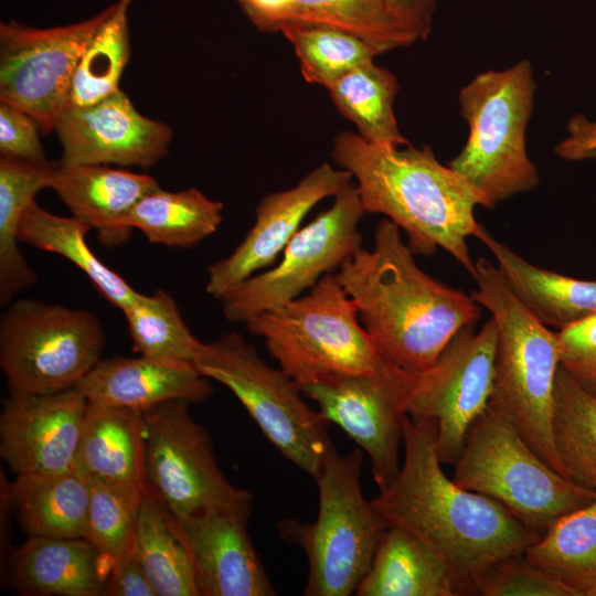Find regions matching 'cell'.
<instances>
[{
	"label": "cell",
	"instance_id": "31",
	"mask_svg": "<svg viewBox=\"0 0 596 596\" xmlns=\"http://www.w3.org/2000/svg\"><path fill=\"white\" fill-rule=\"evenodd\" d=\"M223 204L190 188L146 194L126 219V226L139 230L148 242L168 247H191L216 232Z\"/></svg>",
	"mask_w": 596,
	"mask_h": 596
},
{
	"label": "cell",
	"instance_id": "18",
	"mask_svg": "<svg viewBox=\"0 0 596 596\" xmlns=\"http://www.w3.org/2000/svg\"><path fill=\"white\" fill-rule=\"evenodd\" d=\"M352 182L350 172L324 162L295 187L265 195L243 241L228 256L209 267L206 291L221 300L258 270L274 265L310 210Z\"/></svg>",
	"mask_w": 596,
	"mask_h": 596
},
{
	"label": "cell",
	"instance_id": "36",
	"mask_svg": "<svg viewBox=\"0 0 596 596\" xmlns=\"http://www.w3.org/2000/svg\"><path fill=\"white\" fill-rule=\"evenodd\" d=\"M278 31L292 45L302 77L310 84L326 88L348 72L380 55L366 41L329 25L287 22Z\"/></svg>",
	"mask_w": 596,
	"mask_h": 596
},
{
	"label": "cell",
	"instance_id": "40",
	"mask_svg": "<svg viewBox=\"0 0 596 596\" xmlns=\"http://www.w3.org/2000/svg\"><path fill=\"white\" fill-rule=\"evenodd\" d=\"M560 365L596 398V315L557 331Z\"/></svg>",
	"mask_w": 596,
	"mask_h": 596
},
{
	"label": "cell",
	"instance_id": "15",
	"mask_svg": "<svg viewBox=\"0 0 596 596\" xmlns=\"http://www.w3.org/2000/svg\"><path fill=\"white\" fill-rule=\"evenodd\" d=\"M418 373L389 361L366 374L338 376L301 386L319 412L363 449L380 491L400 471V446L408 402Z\"/></svg>",
	"mask_w": 596,
	"mask_h": 596
},
{
	"label": "cell",
	"instance_id": "34",
	"mask_svg": "<svg viewBox=\"0 0 596 596\" xmlns=\"http://www.w3.org/2000/svg\"><path fill=\"white\" fill-rule=\"evenodd\" d=\"M287 22L323 24L347 31L370 43L380 54L417 41L385 0H287L277 31Z\"/></svg>",
	"mask_w": 596,
	"mask_h": 596
},
{
	"label": "cell",
	"instance_id": "35",
	"mask_svg": "<svg viewBox=\"0 0 596 596\" xmlns=\"http://www.w3.org/2000/svg\"><path fill=\"white\" fill-rule=\"evenodd\" d=\"M134 0H117L86 46L74 72L67 107L95 104L120 89L130 57L128 12Z\"/></svg>",
	"mask_w": 596,
	"mask_h": 596
},
{
	"label": "cell",
	"instance_id": "44",
	"mask_svg": "<svg viewBox=\"0 0 596 596\" xmlns=\"http://www.w3.org/2000/svg\"><path fill=\"white\" fill-rule=\"evenodd\" d=\"M385 2L417 41L429 36L437 0H385Z\"/></svg>",
	"mask_w": 596,
	"mask_h": 596
},
{
	"label": "cell",
	"instance_id": "21",
	"mask_svg": "<svg viewBox=\"0 0 596 596\" xmlns=\"http://www.w3.org/2000/svg\"><path fill=\"white\" fill-rule=\"evenodd\" d=\"M51 189L72 216L95 230L106 247L124 245L131 235L126 219L149 192L160 188L147 174L105 164H64L55 169Z\"/></svg>",
	"mask_w": 596,
	"mask_h": 596
},
{
	"label": "cell",
	"instance_id": "14",
	"mask_svg": "<svg viewBox=\"0 0 596 596\" xmlns=\"http://www.w3.org/2000/svg\"><path fill=\"white\" fill-rule=\"evenodd\" d=\"M498 329L492 318L475 331L461 328L436 362L418 373L407 414L436 424V453L455 465L472 422L487 407L493 389Z\"/></svg>",
	"mask_w": 596,
	"mask_h": 596
},
{
	"label": "cell",
	"instance_id": "11",
	"mask_svg": "<svg viewBox=\"0 0 596 596\" xmlns=\"http://www.w3.org/2000/svg\"><path fill=\"white\" fill-rule=\"evenodd\" d=\"M173 400L141 411L145 487L174 515L209 508H252L253 493L233 486L216 464L209 433Z\"/></svg>",
	"mask_w": 596,
	"mask_h": 596
},
{
	"label": "cell",
	"instance_id": "27",
	"mask_svg": "<svg viewBox=\"0 0 596 596\" xmlns=\"http://www.w3.org/2000/svg\"><path fill=\"white\" fill-rule=\"evenodd\" d=\"M56 162L32 163L0 157V304L38 280L18 247L19 226L35 194L50 188Z\"/></svg>",
	"mask_w": 596,
	"mask_h": 596
},
{
	"label": "cell",
	"instance_id": "1",
	"mask_svg": "<svg viewBox=\"0 0 596 596\" xmlns=\"http://www.w3.org/2000/svg\"><path fill=\"white\" fill-rule=\"evenodd\" d=\"M436 424L404 423V461L392 483L372 500L387 524L408 530L448 565L461 595H473L496 561L524 553L541 535L505 507L449 479L436 453Z\"/></svg>",
	"mask_w": 596,
	"mask_h": 596
},
{
	"label": "cell",
	"instance_id": "30",
	"mask_svg": "<svg viewBox=\"0 0 596 596\" xmlns=\"http://www.w3.org/2000/svg\"><path fill=\"white\" fill-rule=\"evenodd\" d=\"M338 111L356 127L366 142L385 148L408 145L394 114L397 77L370 61L348 72L328 88Z\"/></svg>",
	"mask_w": 596,
	"mask_h": 596
},
{
	"label": "cell",
	"instance_id": "16",
	"mask_svg": "<svg viewBox=\"0 0 596 596\" xmlns=\"http://www.w3.org/2000/svg\"><path fill=\"white\" fill-rule=\"evenodd\" d=\"M87 407L75 387L12 392L0 415V455L18 475L74 470Z\"/></svg>",
	"mask_w": 596,
	"mask_h": 596
},
{
	"label": "cell",
	"instance_id": "7",
	"mask_svg": "<svg viewBox=\"0 0 596 596\" xmlns=\"http://www.w3.org/2000/svg\"><path fill=\"white\" fill-rule=\"evenodd\" d=\"M362 464L361 449L341 455L332 445L316 479V521L288 518L278 523L280 538L307 556L306 596L353 594L371 566L381 534L390 526L363 496Z\"/></svg>",
	"mask_w": 596,
	"mask_h": 596
},
{
	"label": "cell",
	"instance_id": "2",
	"mask_svg": "<svg viewBox=\"0 0 596 596\" xmlns=\"http://www.w3.org/2000/svg\"><path fill=\"white\" fill-rule=\"evenodd\" d=\"M373 241L371 249L347 259L337 277L382 358L422 373L461 328L475 324L481 306L419 268L391 220L380 221Z\"/></svg>",
	"mask_w": 596,
	"mask_h": 596
},
{
	"label": "cell",
	"instance_id": "13",
	"mask_svg": "<svg viewBox=\"0 0 596 596\" xmlns=\"http://www.w3.org/2000/svg\"><path fill=\"white\" fill-rule=\"evenodd\" d=\"M111 4L94 17L54 28L0 23V102L29 114L43 132L55 130L72 78Z\"/></svg>",
	"mask_w": 596,
	"mask_h": 596
},
{
	"label": "cell",
	"instance_id": "23",
	"mask_svg": "<svg viewBox=\"0 0 596 596\" xmlns=\"http://www.w3.org/2000/svg\"><path fill=\"white\" fill-rule=\"evenodd\" d=\"M475 237L494 256L497 267L523 305L558 331L596 315V280L534 266L479 224Z\"/></svg>",
	"mask_w": 596,
	"mask_h": 596
},
{
	"label": "cell",
	"instance_id": "22",
	"mask_svg": "<svg viewBox=\"0 0 596 596\" xmlns=\"http://www.w3.org/2000/svg\"><path fill=\"white\" fill-rule=\"evenodd\" d=\"M8 560V577L21 595L100 596L111 573L84 538L28 536Z\"/></svg>",
	"mask_w": 596,
	"mask_h": 596
},
{
	"label": "cell",
	"instance_id": "17",
	"mask_svg": "<svg viewBox=\"0 0 596 596\" xmlns=\"http://www.w3.org/2000/svg\"><path fill=\"white\" fill-rule=\"evenodd\" d=\"M55 131L64 164L149 168L172 140L171 128L141 115L121 89L95 104L65 108Z\"/></svg>",
	"mask_w": 596,
	"mask_h": 596
},
{
	"label": "cell",
	"instance_id": "38",
	"mask_svg": "<svg viewBox=\"0 0 596 596\" xmlns=\"http://www.w3.org/2000/svg\"><path fill=\"white\" fill-rule=\"evenodd\" d=\"M89 480V479H88ZM86 539L111 571L131 556L142 489L91 479Z\"/></svg>",
	"mask_w": 596,
	"mask_h": 596
},
{
	"label": "cell",
	"instance_id": "33",
	"mask_svg": "<svg viewBox=\"0 0 596 596\" xmlns=\"http://www.w3.org/2000/svg\"><path fill=\"white\" fill-rule=\"evenodd\" d=\"M553 440L563 476L579 487H596V398L560 365L553 394Z\"/></svg>",
	"mask_w": 596,
	"mask_h": 596
},
{
	"label": "cell",
	"instance_id": "24",
	"mask_svg": "<svg viewBox=\"0 0 596 596\" xmlns=\"http://www.w3.org/2000/svg\"><path fill=\"white\" fill-rule=\"evenodd\" d=\"M141 411L87 401L74 470L98 479L145 488Z\"/></svg>",
	"mask_w": 596,
	"mask_h": 596
},
{
	"label": "cell",
	"instance_id": "42",
	"mask_svg": "<svg viewBox=\"0 0 596 596\" xmlns=\"http://www.w3.org/2000/svg\"><path fill=\"white\" fill-rule=\"evenodd\" d=\"M567 136L554 147L555 155L566 161L596 158V121L575 114L566 125Z\"/></svg>",
	"mask_w": 596,
	"mask_h": 596
},
{
	"label": "cell",
	"instance_id": "12",
	"mask_svg": "<svg viewBox=\"0 0 596 596\" xmlns=\"http://www.w3.org/2000/svg\"><path fill=\"white\" fill-rule=\"evenodd\" d=\"M354 182L336 196L333 204L294 235L272 268L259 272L222 299L226 319L246 322L301 296L324 275L331 274L359 249V224L364 215Z\"/></svg>",
	"mask_w": 596,
	"mask_h": 596
},
{
	"label": "cell",
	"instance_id": "25",
	"mask_svg": "<svg viewBox=\"0 0 596 596\" xmlns=\"http://www.w3.org/2000/svg\"><path fill=\"white\" fill-rule=\"evenodd\" d=\"M358 596H457L459 586L446 562L408 530L391 525L380 536Z\"/></svg>",
	"mask_w": 596,
	"mask_h": 596
},
{
	"label": "cell",
	"instance_id": "26",
	"mask_svg": "<svg viewBox=\"0 0 596 596\" xmlns=\"http://www.w3.org/2000/svg\"><path fill=\"white\" fill-rule=\"evenodd\" d=\"M7 487L28 536L84 538L91 482L77 471L18 475Z\"/></svg>",
	"mask_w": 596,
	"mask_h": 596
},
{
	"label": "cell",
	"instance_id": "19",
	"mask_svg": "<svg viewBox=\"0 0 596 596\" xmlns=\"http://www.w3.org/2000/svg\"><path fill=\"white\" fill-rule=\"evenodd\" d=\"M251 513L252 508L216 507L173 514L200 596L276 595L248 534Z\"/></svg>",
	"mask_w": 596,
	"mask_h": 596
},
{
	"label": "cell",
	"instance_id": "32",
	"mask_svg": "<svg viewBox=\"0 0 596 596\" xmlns=\"http://www.w3.org/2000/svg\"><path fill=\"white\" fill-rule=\"evenodd\" d=\"M524 554L574 596H596V487L589 503L557 520Z\"/></svg>",
	"mask_w": 596,
	"mask_h": 596
},
{
	"label": "cell",
	"instance_id": "29",
	"mask_svg": "<svg viewBox=\"0 0 596 596\" xmlns=\"http://www.w3.org/2000/svg\"><path fill=\"white\" fill-rule=\"evenodd\" d=\"M89 230L81 220L53 214L34 200L22 215L18 236L20 242L68 259L100 296L123 311L140 292L96 257L85 241Z\"/></svg>",
	"mask_w": 596,
	"mask_h": 596
},
{
	"label": "cell",
	"instance_id": "37",
	"mask_svg": "<svg viewBox=\"0 0 596 596\" xmlns=\"http://www.w3.org/2000/svg\"><path fill=\"white\" fill-rule=\"evenodd\" d=\"M123 312L136 352L193 365L201 341L191 333L169 294L162 290L140 294Z\"/></svg>",
	"mask_w": 596,
	"mask_h": 596
},
{
	"label": "cell",
	"instance_id": "10",
	"mask_svg": "<svg viewBox=\"0 0 596 596\" xmlns=\"http://www.w3.org/2000/svg\"><path fill=\"white\" fill-rule=\"evenodd\" d=\"M104 347L100 321L84 309L19 299L0 319V366L12 392L72 389Z\"/></svg>",
	"mask_w": 596,
	"mask_h": 596
},
{
	"label": "cell",
	"instance_id": "5",
	"mask_svg": "<svg viewBox=\"0 0 596 596\" xmlns=\"http://www.w3.org/2000/svg\"><path fill=\"white\" fill-rule=\"evenodd\" d=\"M536 82L530 61L501 71L477 74L458 94L468 138L448 163L480 195L481 206L493 209L540 183L526 151Z\"/></svg>",
	"mask_w": 596,
	"mask_h": 596
},
{
	"label": "cell",
	"instance_id": "43",
	"mask_svg": "<svg viewBox=\"0 0 596 596\" xmlns=\"http://www.w3.org/2000/svg\"><path fill=\"white\" fill-rule=\"evenodd\" d=\"M104 595L157 596L149 578L132 556L113 568Z\"/></svg>",
	"mask_w": 596,
	"mask_h": 596
},
{
	"label": "cell",
	"instance_id": "9",
	"mask_svg": "<svg viewBox=\"0 0 596 596\" xmlns=\"http://www.w3.org/2000/svg\"><path fill=\"white\" fill-rule=\"evenodd\" d=\"M193 365L226 386L275 448L315 480L333 445L330 422L305 401L299 385L280 368L269 366L237 332L200 342Z\"/></svg>",
	"mask_w": 596,
	"mask_h": 596
},
{
	"label": "cell",
	"instance_id": "4",
	"mask_svg": "<svg viewBox=\"0 0 596 596\" xmlns=\"http://www.w3.org/2000/svg\"><path fill=\"white\" fill-rule=\"evenodd\" d=\"M472 298L494 320L498 341L489 405L502 413L531 448L563 475L553 440V394L560 366L558 333L515 296L497 265L475 262Z\"/></svg>",
	"mask_w": 596,
	"mask_h": 596
},
{
	"label": "cell",
	"instance_id": "20",
	"mask_svg": "<svg viewBox=\"0 0 596 596\" xmlns=\"http://www.w3.org/2000/svg\"><path fill=\"white\" fill-rule=\"evenodd\" d=\"M194 365L140 355L100 359L74 386L87 401L138 411L183 400L210 397L212 387Z\"/></svg>",
	"mask_w": 596,
	"mask_h": 596
},
{
	"label": "cell",
	"instance_id": "8",
	"mask_svg": "<svg viewBox=\"0 0 596 596\" xmlns=\"http://www.w3.org/2000/svg\"><path fill=\"white\" fill-rule=\"evenodd\" d=\"M453 480L498 501L541 536L595 497L544 461L489 404L467 432Z\"/></svg>",
	"mask_w": 596,
	"mask_h": 596
},
{
	"label": "cell",
	"instance_id": "28",
	"mask_svg": "<svg viewBox=\"0 0 596 596\" xmlns=\"http://www.w3.org/2000/svg\"><path fill=\"white\" fill-rule=\"evenodd\" d=\"M131 556L157 596H200L192 563L173 514L142 490Z\"/></svg>",
	"mask_w": 596,
	"mask_h": 596
},
{
	"label": "cell",
	"instance_id": "41",
	"mask_svg": "<svg viewBox=\"0 0 596 596\" xmlns=\"http://www.w3.org/2000/svg\"><path fill=\"white\" fill-rule=\"evenodd\" d=\"M38 123L20 108L0 102V157L32 163L47 162Z\"/></svg>",
	"mask_w": 596,
	"mask_h": 596
},
{
	"label": "cell",
	"instance_id": "6",
	"mask_svg": "<svg viewBox=\"0 0 596 596\" xmlns=\"http://www.w3.org/2000/svg\"><path fill=\"white\" fill-rule=\"evenodd\" d=\"M299 387L338 376L366 374L384 363L362 326L355 301L337 274L306 294L245 322Z\"/></svg>",
	"mask_w": 596,
	"mask_h": 596
},
{
	"label": "cell",
	"instance_id": "39",
	"mask_svg": "<svg viewBox=\"0 0 596 596\" xmlns=\"http://www.w3.org/2000/svg\"><path fill=\"white\" fill-rule=\"evenodd\" d=\"M473 595L574 596L570 588L532 563L524 553L493 562L477 579Z\"/></svg>",
	"mask_w": 596,
	"mask_h": 596
},
{
	"label": "cell",
	"instance_id": "3",
	"mask_svg": "<svg viewBox=\"0 0 596 596\" xmlns=\"http://www.w3.org/2000/svg\"><path fill=\"white\" fill-rule=\"evenodd\" d=\"M331 157L351 173L364 213L396 224L415 255L432 256L440 247L472 274L467 240L480 224L475 209L481 198L429 146L385 148L342 131L333 139Z\"/></svg>",
	"mask_w": 596,
	"mask_h": 596
}]
</instances>
